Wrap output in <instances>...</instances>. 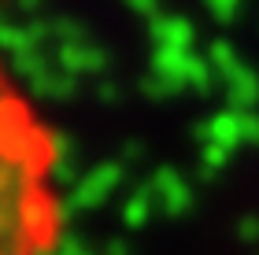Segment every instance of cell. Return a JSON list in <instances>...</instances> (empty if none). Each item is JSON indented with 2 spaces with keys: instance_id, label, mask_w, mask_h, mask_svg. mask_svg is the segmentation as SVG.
Returning <instances> with one entry per match:
<instances>
[{
  "instance_id": "obj_1",
  "label": "cell",
  "mask_w": 259,
  "mask_h": 255,
  "mask_svg": "<svg viewBox=\"0 0 259 255\" xmlns=\"http://www.w3.org/2000/svg\"><path fill=\"white\" fill-rule=\"evenodd\" d=\"M60 240V137L0 60V255H56Z\"/></svg>"
}]
</instances>
